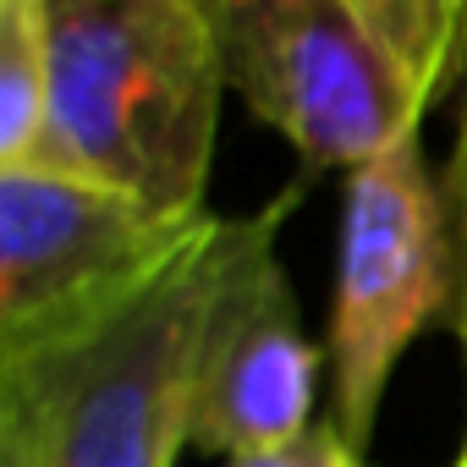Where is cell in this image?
Masks as SVG:
<instances>
[{"instance_id": "6da1fadb", "label": "cell", "mask_w": 467, "mask_h": 467, "mask_svg": "<svg viewBox=\"0 0 467 467\" xmlns=\"http://www.w3.org/2000/svg\"><path fill=\"white\" fill-rule=\"evenodd\" d=\"M50 110L23 171H61L198 220L220 138V56L198 0H45Z\"/></svg>"}, {"instance_id": "5b68a950", "label": "cell", "mask_w": 467, "mask_h": 467, "mask_svg": "<svg viewBox=\"0 0 467 467\" xmlns=\"http://www.w3.org/2000/svg\"><path fill=\"white\" fill-rule=\"evenodd\" d=\"M61 171H0V358L61 341L154 286L203 231Z\"/></svg>"}, {"instance_id": "ba28073f", "label": "cell", "mask_w": 467, "mask_h": 467, "mask_svg": "<svg viewBox=\"0 0 467 467\" xmlns=\"http://www.w3.org/2000/svg\"><path fill=\"white\" fill-rule=\"evenodd\" d=\"M456 88H462V110H456V143H451V160H445V171H440V187H445V214H451V248H456L451 336H456L462 352H467V56H462Z\"/></svg>"}, {"instance_id": "8992f818", "label": "cell", "mask_w": 467, "mask_h": 467, "mask_svg": "<svg viewBox=\"0 0 467 467\" xmlns=\"http://www.w3.org/2000/svg\"><path fill=\"white\" fill-rule=\"evenodd\" d=\"M303 187H286L265 209L243 214V237L209 308L198 379H192V445L214 456H248L314 429L319 368L330 363L297 314L292 281L275 259L281 225Z\"/></svg>"}, {"instance_id": "9c48e42d", "label": "cell", "mask_w": 467, "mask_h": 467, "mask_svg": "<svg viewBox=\"0 0 467 467\" xmlns=\"http://www.w3.org/2000/svg\"><path fill=\"white\" fill-rule=\"evenodd\" d=\"M358 6L379 23V34L407 56V67L434 88V99L445 94V67H440V50L423 28V12H418V0H358Z\"/></svg>"}, {"instance_id": "52a82bcc", "label": "cell", "mask_w": 467, "mask_h": 467, "mask_svg": "<svg viewBox=\"0 0 467 467\" xmlns=\"http://www.w3.org/2000/svg\"><path fill=\"white\" fill-rule=\"evenodd\" d=\"M50 110L45 0H0V171L34 165Z\"/></svg>"}, {"instance_id": "30bf717a", "label": "cell", "mask_w": 467, "mask_h": 467, "mask_svg": "<svg viewBox=\"0 0 467 467\" xmlns=\"http://www.w3.org/2000/svg\"><path fill=\"white\" fill-rule=\"evenodd\" d=\"M225 467H363V451L336 429V418H325V423H314L308 434H297L286 445L231 456Z\"/></svg>"}, {"instance_id": "7a4b0ae2", "label": "cell", "mask_w": 467, "mask_h": 467, "mask_svg": "<svg viewBox=\"0 0 467 467\" xmlns=\"http://www.w3.org/2000/svg\"><path fill=\"white\" fill-rule=\"evenodd\" d=\"M243 214H209L187 254L116 314L0 358V467H176L192 379Z\"/></svg>"}, {"instance_id": "8fae6325", "label": "cell", "mask_w": 467, "mask_h": 467, "mask_svg": "<svg viewBox=\"0 0 467 467\" xmlns=\"http://www.w3.org/2000/svg\"><path fill=\"white\" fill-rule=\"evenodd\" d=\"M423 12V28L440 50V67H445V94L456 88V72H462V56H467V0H418Z\"/></svg>"}, {"instance_id": "7c38bea8", "label": "cell", "mask_w": 467, "mask_h": 467, "mask_svg": "<svg viewBox=\"0 0 467 467\" xmlns=\"http://www.w3.org/2000/svg\"><path fill=\"white\" fill-rule=\"evenodd\" d=\"M456 467H467V440H462V456H456Z\"/></svg>"}, {"instance_id": "277c9868", "label": "cell", "mask_w": 467, "mask_h": 467, "mask_svg": "<svg viewBox=\"0 0 467 467\" xmlns=\"http://www.w3.org/2000/svg\"><path fill=\"white\" fill-rule=\"evenodd\" d=\"M456 248L445 187L429 171L423 132L390 143L347 176L336 231V292H330V418L363 451L385 401V385L407 347L429 330H451Z\"/></svg>"}, {"instance_id": "3957f363", "label": "cell", "mask_w": 467, "mask_h": 467, "mask_svg": "<svg viewBox=\"0 0 467 467\" xmlns=\"http://www.w3.org/2000/svg\"><path fill=\"white\" fill-rule=\"evenodd\" d=\"M220 78L308 171H358L423 132L434 88L358 0H198Z\"/></svg>"}]
</instances>
